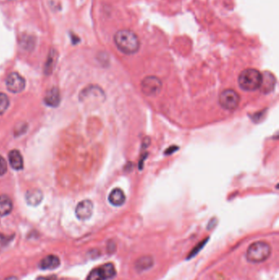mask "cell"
Returning a JSON list of instances; mask_svg holds the SVG:
<instances>
[{"label":"cell","instance_id":"cell-1","mask_svg":"<svg viewBox=\"0 0 279 280\" xmlns=\"http://www.w3.org/2000/svg\"><path fill=\"white\" fill-rule=\"evenodd\" d=\"M114 41L117 48L127 55L137 53L140 49V39L132 30H122L117 31L114 36Z\"/></svg>","mask_w":279,"mask_h":280},{"label":"cell","instance_id":"cell-2","mask_svg":"<svg viewBox=\"0 0 279 280\" xmlns=\"http://www.w3.org/2000/svg\"><path fill=\"white\" fill-rule=\"evenodd\" d=\"M263 75L257 69L248 68L241 72L238 76V85L241 89L253 92L261 89Z\"/></svg>","mask_w":279,"mask_h":280},{"label":"cell","instance_id":"cell-3","mask_svg":"<svg viewBox=\"0 0 279 280\" xmlns=\"http://www.w3.org/2000/svg\"><path fill=\"white\" fill-rule=\"evenodd\" d=\"M271 252L272 249L270 244L263 241L256 242L250 245L246 257L248 262L257 264L266 262L271 255Z\"/></svg>","mask_w":279,"mask_h":280},{"label":"cell","instance_id":"cell-4","mask_svg":"<svg viewBox=\"0 0 279 280\" xmlns=\"http://www.w3.org/2000/svg\"><path fill=\"white\" fill-rule=\"evenodd\" d=\"M117 276V271L112 263H107L94 269L86 280H109Z\"/></svg>","mask_w":279,"mask_h":280},{"label":"cell","instance_id":"cell-5","mask_svg":"<svg viewBox=\"0 0 279 280\" xmlns=\"http://www.w3.org/2000/svg\"><path fill=\"white\" fill-rule=\"evenodd\" d=\"M219 103L225 110H234L240 104V96L235 90H225L220 94Z\"/></svg>","mask_w":279,"mask_h":280},{"label":"cell","instance_id":"cell-6","mask_svg":"<svg viewBox=\"0 0 279 280\" xmlns=\"http://www.w3.org/2000/svg\"><path fill=\"white\" fill-rule=\"evenodd\" d=\"M162 83L156 76H146L141 82V90L146 96H156L160 92Z\"/></svg>","mask_w":279,"mask_h":280},{"label":"cell","instance_id":"cell-7","mask_svg":"<svg viewBox=\"0 0 279 280\" xmlns=\"http://www.w3.org/2000/svg\"><path fill=\"white\" fill-rule=\"evenodd\" d=\"M6 85H7V90H9L10 92L18 94L25 89V80L18 73L14 72L7 76V80H6Z\"/></svg>","mask_w":279,"mask_h":280},{"label":"cell","instance_id":"cell-8","mask_svg":"<svg viewBox=\"0 0 279 280\" xmlns=\"http://www.w3.org/2000/svg\"><path fill=\"white\" fill-rule=\"evenodd\" d=\"M94 211V204L90 200H84L80 202L76 209L77 218L81 221H86L91 217Z\"/></svg>","mask_w":279,"mask_h":280},{"label":"cell","instance_id":"cell-9","mask_svg":"<svg viewBox=\"0 0 279 280\" xmlns=\"http://www.w3.org/2000/svg\"><path fill=\"white\" fill-rule=\"evenodd\" d=\"M60 101H61V96H60L59 90L57 88H52L50 90H48L44 98V102L47 105L52 108H56L59 105Z\"/></svg>","mask_w":279,"mask_h":280},{"label":"cell","instance_id":"cell-10","mask_svg":"<svg viewBox=\"0 0 279 280\" xmlns=\"http://www.w3.org/2000/svg\"><path fill=\"white\" fill-rule=\"evenodd\" d=\"M126 195L121 188H115L108 197L109 202L115 207H121L126 202Z\"/></svg>","mask_w":279,"mask_h":280},{"label":"cell","instance_id":"cell-11","mask_svg":"<svg viewBox=\"0 0 279 280\" xmlns=\"http://www.w3.org/2000/svg\"><path fill=\"white\" fill-rule=\"evenodd\" d=\"M25 200H26V202L30 206L35 207V206H38L42 202V200H43V193L39 189L33 188V189L28 191L26 194H25Z\"/></svg>","mask_w":279,"mask_h":280},{"label":"cell","instance_id":"cell-12","mask_svg":"<svg viewBox=\"0 0 279 280\" xmlns=\"http://www.w3.org/2000/svg\"><path fill=\"white\" fill-rule=\"evenodd\" d=\"M60 259L55 255H48L41 260L39 267L42 270H54L60 266Z\"/></svg>","mask_w":279,"mask_h":280},{"label":"cell","instance_id":"cell-13","mask_svg":"<svg viewBox=\"0 0 279 280\" xmlns=\"http://www.w3.org/2000/svg\"><path fill=\"white\" fill-rule=\"evenodd\" d=\"M9 163L14 170H21L23 168V158L21 154L17 150H11L8 154Z\"/></svg>","mask_w":279,"mask_h":280},{"label":"cell","instance_id":"cell-14","mask_svg":"<svg viewBox=\"0 0 279 280\" xmlns=\"http://www.w3.org/2000/svg\"><path fill=\"white\" fill-rule=\"evenodd\" d=\"M12 210V202L7 196H0V216L8 215Z\"/></svg>","mask_w":279,"mask_h":280},{"label":"cell","instance_id":"cell-15","mask_svg":"<svg viewBox=\"0 0 279 280\" xmlns=\"http://www.w3.org/2000/svg\"><path fill=\"white\" fill-rule=\"evenodd\" d=\"M275 85V76L268 74V75H263V79H262V84H261V88L263 89V92L269 93L274 89Z\"/></svg>","mask_w":279,"mask_h":280},{"label":"cell","instance_id":"cell-16","mask_svg":"<svg viewBox=\"0 0 279 280\" xmlns=\"http://www.w3.org/2000/svg\"><path fill=\"white\" fill-rule=\"evenodd\" d=\"M153 265V260L151 257H141L136 262V268L140 271H145Z\"/></svg>","mask_w":279,"mask_h":280},{"label":"cell","instance_id":"cell-17","mask_svg":"<svg viewBox=\"0 0 279 280\" xmlns=\"http://www.w3.org/2000/svg\"><path fill=\"white\" fill-rule=\"evenodd\" d=\"M56 60H57V53L54 51V52L49 54L48 61L46 62L45 69H44L45 70L46 75H49L53 71V67H54V65H55Z\"/></svg>","mask_w":279,"mask_h":280},{"label":"cell","instance_id":"cell-18","mask_svg":"<svg viewBox=\"0 0 279 280\" xmlns=\"http://www.w3.org/2000/svg\"><path fill=\"white\" fill-rule=\"evenodd\" d=\"M9 106V99L7 95L0 93V115L4 113Z\"/></svg>","mask_w":279,"mask_h":280},{"label":"cell","instance_id":"cell-19","mask_svg":"<svg viewBox=\"0 0 279 280\" xmlns=\"http://www.w3.org/2000/svg\"><path fill=\"white\" fill-rule=\"evenodd\" d=\"M7 163L4 158L2 156H0V176L4 175L7 172Z\"/></svg>","mask_w":279,"mask_h":280},{"label":"cell","instance_id":"cell-20","mask_svg":"<svg viewBox=\"0 0 279 280\" xmlns=\"http://www.w3.org/2000/svg\"><path fill=\"white\" fill-rule=\"evenodd\" d=\"M36 280H56V276H48V277H38Z\"/></svg>","mask_w":279,"mask_h":280},{"label":"cell","instance_id":"cell-21","mask_svg":"<svg viewBox=\"0 0 279 280\" xmlns=\"http://www.w3.org/2000/svg\"><path fill=\"white\" fill-rule=\"evenodd\" d=\"M4 280H19L16 277H14V276H11V277H8V278L5 279Z\"/></svg>","mask_w":279,"mask_h":280}]
</instances>
